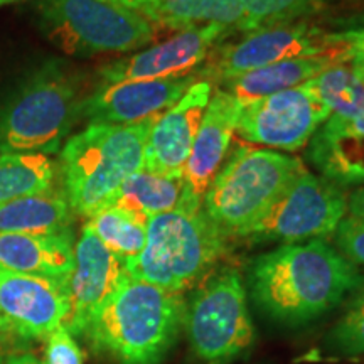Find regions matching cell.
<instances>
[{"label": "cell", "mask_w": 364, "mask_h": 364, "mask_svg": "<svg viewBox=\"0 0 364 364\" xmlns=\"http://www.w3.org/2000/svg\"><path fill=\"white\" fill-rule=\"evenodd\" d=\"M6 364H44L39 358H36L31 353H21V354H11L6 359Z\"/></svg>", "instance_id": "obj_33"}, {"label": "cell", "mask_w": 364, "mask_h": 364, "mask_svg": "<svg viewBox=\"0 0 364 364\" xmlns=\"http://www.w3.org/2000/svg\"><path fill=\"white\" fill-rule=\"evenodd\" d=\"M329 117L311 91L297 86L243 105L236 132L252 144L295 152L306 147Z\"/></svg>", "instance_id": "obj_11"}, {"label": "cell", "mask_w": 364, "mask_h": 364, "mask_svg": "<svg viewBox=\"0 0 364 364\" xmlns=\"http://www.w3.org/2000/svg\"><path fill=\"white\" fill-rule=\"evenodd\" d=\"M156 118L130 125L90 124L61 150L65 198L78 216H93L130 176L144 171L145 142Z\"/></svg>", "instance_id": "obj_3"}, {"label": "cell", "mask_w": 364, "mask_h": 364, "mask_svg": "<svg viewBox=\"0 0 364 364\" xmlns=\"http://www.w3.org/2000/svg\"><path fill=\"white\" fill-rule=\"evenodd\" d=\"M147 221L117 206H105L90 216L86 228L122 262L139 257L147 240Z\"/></svg>", "instance_id": "obj_26"}, {"label": "cell", "mask_w": 364, "mask_h": 364, "mask_svg": "<svg viewBox=\"0 0 364 364\" xmlns=\"http://www.w3.org/2000/svg\"><path fill=\"white\" fill-rule=\"evenodd\" d=\"M73 265L71 230L54 235L0 233V272L70 279Z\"/></svg>", "instance_id": "obj_19"}, {"label": "cell", "mask_w": 364, "mask_h": 364, "mask_svg": "<svg viewBox=\"0 0 364 364\" xmlns=\"http://www.w3.org/2000/svg\"><path fill=\"white\" fill-rule=\"evenodd\" d=\"M105 2H112V4H118V6H124V7H129L134 11V7L136 4L140 2V0H105Z\"/></svg>", "instance_id": "obj_34"}, {"label": "cell", "mask_w": 364, "mask_h": 364, "mask_svg": "<svg viewBox=\"0 0 364 364\" xmlns=\"http://www.w3.org/2000/svg\"><path fill=\"white\" fill-rule=\"evenodd\" d=\"M334 248L354 267H364V221L344 216L332 233Z\"/></svg>", "instance_id": "obj_29"}, {"label": "cell", "mask_w": 364, "mask_h": 364, "mask_svg": "<svg viewBox=\"0 0 364 364\" xmlns=\"http://www.w3.org/2000/svg\"><path fill=\"white\" fill-rule=\"evenodd\" d=\"M358 292H361V294H364V285H363V289H361V290H358Z\"/></svg>", "instance_id": "obj_38"}, {"label": "cell", "mask_w": 364, "mask_h": 364, "mask_svg": "<svg viewBox=\"0 0 364 364\" xmlns=\"http://www.w3.org/2000/svg\"><path fill=\"white\" fill-rule=\"evenodd\" d=\"M316 56L348 58V53L334 31L331 33L304 21L284 22L252 31L236 43L220 44L198 75L204 76L201 80L223 85L258 68Z\"/></svg>", "instance_id": "obj_9"}, {"label": "cell", "mask_w": 364, "mask_h": 364, "mask_svg": "<svg viewBox=\"0 0 364 364\" xmlns=\"http://www.w3.org/2000/svg\"><path fill=\"white\" fill-rule=\"evenodd\" d=\"M184 317L182 294L127 273L83 336L95 351L118 364H159L179 339Z\"/></svg>", "instance_id": "obj_2"}, {"label": "cell", "mask_w": 364, "mask_h": 364, "mask_svg": "<svg viewBox=\"0 0 364 364\" xmlns=\"http://www.w3.org/2000/svg\"><path fill=\"white\" fill-rule=\"evenodd\" d=\"M73 211L65 194L24 196L0 206V233L54 235L71 230Z\"/></svg>", "instance_id": "obj_22"}, {"label": "cell", "mask_w": 364, "mask_h": 364, "mask_svg": "<svg viewBox=\"0 0 364 364\" xmlns=\"http://www.w3.org/2000/svg\"><path fill=\"white\" fill-rule=\"evenodd\" d=\"M0 364H4V359H2V348H0Z\"/></svg>", "instance_id": "obj_37"}, {"label": "cell", "mask_w": 364, "mask_h": 364, "mask_svg": "<svg viewBox=\"0 0 364 364\" xmlns=\"http://www.w3.org/2000/svg\"><path fill=\"white\" fill-rule=\"evenodd\" d=\"M211 95V81L198 80L179 102L154 120L145 142V172L182 177Z\"/></svg>", "instance_id": "obj_16"}, {"label": "cell", "mask_w": 364, "mask_h": 364, "mask_svg": "<svg viewBox=\"0 0 364 364\" xmlns=\"http://www.w3.org/2000/svg\"><path fill=\"white\" fill-rule=\"evenodd\" d=\"M348 213L344 188L306 171L250 228L243 238L302 243L332 236Z\"/></svg>", "instance_id": "obj_10"}, {"label": "cell", "mask_w": 364, "mask_h": 364, "mask_svg": "<svg viewBox=\"0 0 364 364\" xmlns=\"http://www.w3.org/2000/svg\"><path fill=\"white\" fill-rule=\"evenodd\" d=\"M343 59L349 58L316 56L287 59V61L275 63V65L258 68V70L241 75L220 86L221 90H226L228 93L233 95L241 105H247L255 100L268 97V95L302 86L306 81L316 78L326 68L343 61Z\"/></svg>", "instance_id": "obj_21"}, {"label": "cell", "mask_w": 364, "mask_h": 364, "mask_svg": "<svg viewBox=\"0 0 364 364\" xmlns=\"http://www.w3.org/2000/svg\"><path fill=\"white\" fill-rule=\"evenodd\" d=\"M324 349L339 358L364 356V294H356L346 316L329 331Z\"/></svg>", "instance_id": "obj_28"}, {"label": "cell", "mask_w": 364, "mask_h": 364, "mask_svg": "<svg viewBox=\"0 0 364 364\" xmlns=\"http://www.w3.org/2000/svg\"><path fill=\"white\" fill-rule=\"evenodd\" d=\"M83 100L80 78L65 65L38 68L0 103V154L58 152Z\"/></svg>", "instance_id": "obj_4"}, {"label": "cell", "mask_w": 364, "mask_h": 364, "mask_svg": "<svg viewBox=\"0 0 364 364\" xmlns=\"http://www.w3.org/2000/svg\"><path fill=\"white\" fill-rule=\"evenodd\" d=\"M241 107L243 105L226 90H213L201 127L182 172L184 198L177 209H186V211L203 209L204 196L211 188L230 152Z\"/></svg>", "instance_id": "obj_14"}, {"label": "cell", "mask_w": 364, "mask_h": 364, "mask_svg": "<svg viewBox=\"0 0 364 364\" xmlns=\"http://www.w3.org/2000/svg\"><path fill=\"white\" fill-rule=\"evenodd\" d=\"M184 198V181L182 177L156 176L140 171L130 176L112 196L107 206H117L134 215L149 218L174 211L181 206Z\"/></svg>", "instance_id": "obj_24"}, {"label": "cell", "mask_w": 364, "mask_h": 364, "mask_svg": "<svg viewBox=\"0 0 364 364\" xmlns=\"http://www.w3.org/2000/svg\"><path fill=\"white\" fill-rule=\"evenodd\" d=\"M363 285L359 268L324 240L282 245L255 258L248 270L255 306L285 326L316 321Z\"/></svg>", "instance_id": "obj_1"}, {"label": "cell", "mask_w": 364, "mask_h": 364, "mask_svg": "<svg viewBox=\"0 0 364 364\" xmlns=\"http://www.w3.org/2000/svg\"><path fill=\"white\" fill-rule=\"evenodd\" d=\"M348 216L364 221V186H359L348 198Z\"/></svg>", "instance_id": "obj_32"}, {"label": "cell", "mask_w": 364, "mask_h": 364, "mask_svg": "<svg viewBox=\"0 0 364 364\" xmlns=\"http://www.w3.org/2000/svg\"><path fill=\"white\" fill-rule=\"evenodd\" d=\"M302 86L324 105L331 117H364V68L351 59L334 63Z\"/></svg>", "instance_id": "obj_23"}, {"label": "cell", "mask_w": 364, "mask_h": 364, "mask_svg": "<svg viewBox=\"0 0 364 364\" xmlns=\"http://www.w3.org/2000/svg\"><path fill=\"white\" fill-rule=\"evenodd\" d=\"M0 332H12L11 324H9V321L2 314V311H0Z\"/></svg>", "instance_id": "obj_35"}, {"label": "cell", "mask_w": 364, "mask_h": 364, "mask_svg": "<svg viewBox=\"0 0 364 364\" xmlns=\"http://www.w3.org/2000/svg\"><path fill=\"white\" fill-rule=\"evenodd\" d=\"M307 157L341 188L364 186V117L327 118L309 140Z\"/></svg>", "instance_id": "obj_18"}, {"label": "cell", "mask_w": 364, "mask_h": 364, "mask_svg": "<svg viewBox=\"0 0 364 364\" xmlns=\"http://www.w3.org/2000/svg\"><path fill=\"white\" fill-rule=\"evenodd\" d=\"M44 364H83V351L66 327H59L48 338Z\"/></svg>", "instance_id": "obj_30"}, {"label": "cell", "mask_w": 364, "mask_h": 364, "mask_svg": "<svg viewBox=\"0 0 364 364\" xmlns=\"http://www.w3.org/2000/svg\"><path fill=\"white\" fill-rule=\"evenodd\" d=\"M38 24L49 43L78 58L140 51L161 33L142 14L105 0H39Z\"/></svg>", "instance_id": "obj_7"}, {"label": "cell", "mask_w": 364, "mask_h": 364, "mask_svg": "<svg viewBox=\"0 0 364 364\" xmlns=\"http://www.w3.org/2000/svg\"><path fill=\"white\" fill-rule=\"evenodd\" d=\"M0 311L16 334L48 339L70 318L68 279L0 272Z\"/></svg>", "instance_id": "obj_13"}, {"label": "cell", "mask_w": 364, "mask_h": 364, "mask_svg": "<svg viewBox=\"0 0 364 364\" xmlns=\"http://www.w3.org/2000/svg\"><path fill=\"white\" fill-rule=\"evenodd\" d=\"M134 11L166 31L223 26L231 33H250L248 17L238 0H140Z\"/></svg>", "instance_id": "obj_20"}, {"label": "cell", "mask_w": 364, "mask_h": 364, "mask_svg": "<svg viewBox=\"0 0 364 364\" xmlns=\"http://www.w3.org/2000/svg\"><path fill=\"white\" fill-rule=\"evenodd\" d=\"M324 0H238L250 22V33L312 16ZM248 34V33H247Z\"/></svg>", "instance_id": "obj_27"}, {"label": "cell", "mask_w": 364, "mask_h": 364, "mask_svg": "<svg viewBox=\"0 0 364 364\" xmlns=\"http://www.w3.org/2000/svg\"><path fill=\"white\" fill-rule=\"evenodd\" d=\"M198 80V75H189L103 85L83 100L80 118H86L90 124L108 125H130L157 118L179 102Z\"/></svg>", "instance_id": "obj_15"}, {"label": "cell", "mask_w": 364, "mask_h": 364, "mask_svg": "<svg viewBox=\"0 0 364 364\" xmlns=\"http://www.w3.org/2000/svg\"><path fill=\"white\" fill-rule=\"evenodd\" d=\"M56 166L46 154H0V206L51 189Z\"/></svg>", "instance_id": "obj_25"}, {"label": "cell", "mask_w": 364, "mask_h": 364, "mask_svg": "<svg viewBox=\"0 0 364 364\" xmlns=\"http://www.w3.org/2000/svg\"><path fill=\"white\" fill-rule=\"evenodd\" d=\"M334 34L343 43L348 58L364 68V16L341 22L339 31H334Z\"/></svg>", "instance_id": "obj_31"}, {"label": "cell", "mask_w": 364, "mask_h": 364, "mask_svg": "<svg viewBox=\"0 0 364 364\" xmlns=\"http://www.w3.org/2000/svg\"><path fill=\"white\" fill-rule=\"evenodd\" d=\"M226 248L228 238L203 209H174L149 218L144 250L124 265L132 279L184 294L206 279Z\"/></svg>", "instance_id": "obj_5"}, {"label": "cell", "mask_w": 364, "mask_h": 364, "mask_svg": "<svg viewBox=\"0 0 364 364\" xmlns=\"http://www.w3.org/2000/svg\"><path fill=\"white\" fill-rule=\"evenodd\" d=\"M231 34L223 26H203L181 31L169 39L147 46L129 58L100 68L105 85L122 81L166 80L198 75L213 51Z\"/></svg>", "instance_id": "obj_12"}, {"label": "cell", "mask_w": 364, "mask_h": 364, "mask_svg": "<svg viewBox=\"0 0 364 364\" xmlns=\"http://www.w3.org/2000/svg\"><path fill=\"white\" fill-rule=\"evenodd\" d=\"M306 171L297 157L240 145L208 189L203 211L228 240L243 238Z\"/></svg>", "instance_id": "obj_6"}, {"label": "cell", "mask_w": 364, "mask_h": 364, "mask_svg": "<svg viewBox=\"0 0 364 364\" xmlns=\"http://www.w3.org/2000/svg\"><path fill=\"white\" fill-rule=\"evenodd\" d=\"M125 275L124 262L85 226L75 245V265L68 279L71 312L66 329L73 336L85 334L91 321L115 294Z\"/></svg>", "instance_id": "obj_17"}, {"label": "cell", "mask_w": 364, "mask_h": 364, "mask_svg": "<svg viewBox=\"0 0 364 364\" xmlns=\"http://www.w3.org/2000/svg\"><path fill=\"white\" fill-rule=\"evenodd\" d=\"M184 329L193 353L206 364H228L252 349L255 326L238 270L218 272L196 289L186 304Z\"/></svg>", "instance_id": "obj_8"}, {"label": "cell", "mask_w": 364, "mask_h": 364, "mask_svg": "<svg viewBox=\"0 0 364 364\" xmlns=\"http://www.w3.org/2000/svg\"><path fill=\"white\" fill-rule=\"evenodd\" d=\"M12 2H17V0H0V6H6V4H12Z\"/></svg>", "instance_id": "obj_36"}]
</instances>
